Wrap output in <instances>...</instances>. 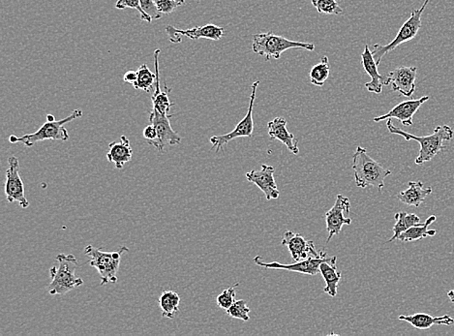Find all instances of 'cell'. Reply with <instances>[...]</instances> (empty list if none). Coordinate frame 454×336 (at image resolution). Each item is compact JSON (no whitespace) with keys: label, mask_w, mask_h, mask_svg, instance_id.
<instances>
[{"label":"cell","mask_w":454,"mask_h":336,"mask_svg":"<svg viewBox=\"0 0 454 336\" xmlns=\"http://www.w3.org/2000/svg\"><path fill=\"white\" fill-rule=\"evenodd\" d=\"M430 0H426L423 5L419 9L413 10L411 13L410 18L403 26H401L399 31H398L397 37L387 45L375 44L373 46L372 54L374 58H375L377 65H380L382 60L387 54L394 51L401 44L405 43L413 40L416 35H418L419 29L421 28V16L423 14L424 10L426 9L427 5H428Z\"/></svg>","instance_id":"obj_7"},{"label":"cell","mask_w":454,"mask_h":336,"mask_svg":"<svg viewBox=\"0 0 454 336\" xmlns=\"http://www.w3.org/2000/svg\"><path fill=\"white\" fill-rule=\"evenodd\" d=\"M418 68L415 66H401L387 75V86L392 84V91L410 98L416 91V79Z\"/></svg>","instance_id":"obj_14"},{"label":"cell","mask_w":454,"mask_h":336,"mask_svg":"<svg viewBox=\"0 0 454 336\" xmlns=\"http://www.w3.org/2000/svg\"><path fill=\"white\" fill-rule=\"evenodd\" d=\"M361 65H362L365 73L371 78V81L365 84V89L373 94H381L383 91V86H387V76L381 75L379 73L378 65H377L372 51L369 49L368 45H365V51L361 55Z\"/></svg>","instance_id":"obj_18"},{"label":"cell","mask_w":454,"mask_h":336,"mask_svg":"<svg viewBox=\"0 0 454 336\" xmlns=\"http://www.w3.org/2000/svg\"><path fill=\"white\" fill-rule=\"evenodd\" d=\"M352 169L355 185L362 189L376 187L382 191L384 187V179L392 174V171L374 160L362 147H358L353 155Z\"/></svg>","instance_id":"obj_2"},{"label":"cell","mask_w":454,"mask_h":336,"mask_svg":"<svg viewBox=\"0 0 454 336\" xmlns=\"http://www.w3.org/2000/svg\"><path fill=\"white\" fill-rule=\"evenodd\" d=\"M394 219L397 220L392 231H394V235L392 239L389 240V242H394L398 239V237L402 233L407 231L411 227L416 226L421 223V218L415 213H407L405 211H400V213H395Z\"/></svg>","instance_id":"obj_27"},{"label":"cell","mask_w":454,"mask_h":336,"mask_svg":"<svg viewBox=\"0 0 454 336\" xmlns=\"http://www.w3.org/2000/svg\"><path fill=\"white\" fill-rule=\"evenodd\" d=\"M47 120H48V121H55V116H52V115H48V116H47Z\"/></svg>","instance_id":"obj_39"},{"label":"cell","mask_w":454,"mask_h":336,"mask_svg":"<svg viewBox=\"0 0 454 336\" xmlns=\"http://www.w3.org/2000/svg\"><path fill=\"white\" fill-rule=\"evenodd\" d=\"M387 127L389 133L399 135L408 142L416 141L419 142V145H421V150H419V155L415 160V163L418 166L431 161L435 156L439 155L445 148L443 142L451 141L454 137L453 128L448 125L437 126L433 134L421 137L416 136V135L408 133V132L398 128V127L394 126L392 120H387Z\"/></svg>","instance_id":"obj_1"},{"label":"cell","mask_w":454,"mask_h":336,"mask_svg":"<svg viewBox=\"0 0 454 336\" xmlns=\"http://www.w3.org/2000/svg\"><path fill=\"white\" fill-rule=\"evenodd\" d=\"M133 150L128 138L121 137V142H111L109 145L107 159L109 162L114 163L118 170H121L126 163L132 159Z\"/></svg>","instance_id":"obj_21"},{"label":"cell","mask_w":454,"mask_h":336,"mask_svg":"<svg viewBox=\"0 0 454 336\" xmlns=\"http://www.w3.org/2000/svg\"><path fill=\"white\" fill-rule=\"evenodd\" d=\"M350 203L345 196L337 195L336 203L333 208L326 213V231L328 237L326 243H329L334 235H338L344 225L352 224V219L345 217V214L350 213Z\"/></svg>","instance_id":"obj_12"},{"label":"cell","mask_w":454,"mask_h":336,"mask_svg":"<svg viewBox=\"0 0 454 336\" xmlns=\"http://www.w3.org/2000/svg\"><path fill=\"white\" fill-rule=\"evenodd\" d=\"M116 8L119 10L127 9V8L136 9L137 11L140 12V20L148 23L153 22V18H151L150 16L143 11L142 6H140V0H118L116 4Z\"/></svg>","instance_id":"obj_33"},{"label":"cell","mask_w":454,"mask_h":336,"mask_svg":"<svg viewBox=\"0 0 454 336\" xmlns=\"http://www.w3.org/2000/svg\"><path fill=\"white\" fill-rule=\"evenodd\" d=\"M281 245L287 246L294 262L305 260L310 256H320V252L316 250L314 242L306 240L304 235L292 231L285 232Z\"/></svg>","instance_id":"obj_17"},{"label":"cell","mask_w":454,"mask_h":336,"mask_svg":"<svg viewBox=\"0 0 454 336\" xmlns=\"http://www.w3.org/2000/svg\"><path fill=\"white\" fill-rule=\"evenodd\" d=\"M259 84L260 81H255L252 84L250 102H249L248 111H247L246 116H244L243 120H241L230 133L218 135V136H214L209 139L212 145V150L216 148V152H218L220 150L224 147V145L232 141V140L236 139V138L252 137L254 131L253 108Z\"/></svg>","instance_id":"obj_8"},{"label":"cell","mask_w":454,"mask_h":336,"mask_svg":"<svg viewBox=\"0 0 454 336\" xmlns=\"http://www.w3.org/2000/svg\"><path fill=\"white\" fill-rule=\"evenodd\" d=\"M432 191L431 186L426 189L421 181H410L408 189L398 193L397 199L405 205L419 208L424 202V200L431 194Z\"/></svg>","instance_id":"obj_22"},{"label":"cell","mask_w":454,"mask_h":336,"mask_svg":"<svg viewBox=\"0 0 454 336\" xmlns=\"http://www.w3.org/2000/svg\"><path fill=\"white\" fill-rule=\"evenodd\" d=\"M179 304L180 296L175 291H165L159 298V306L164 318L174 319L179 312Z\"/></svg>","instance_id":"obj_26"},{"label":"cell","mask_w":454,"mask_h":336,"mask_svg":"<svg viewBox=\"0 0 454 336\" xmlns=\"http://www.w3.org/2000/svg\"><path fill=\"white\" fill-rule=\"evenodd\" d=\"M448 298H450V301H451V303H454V290L448 291Z\"/></svg>","instance_id":"obj_38"},{"label":"cell","mask_w":454,"mask_h":336,"mask_svg":"<svg viewBox=\"0 0 454 336\" xmlns=\"http://www.w3.org/2000/svg\"><path fill=\"white\" fill-rule=\"evenodd\" d=\"M333 258V257H328L325 250H322L320 251L319 257L310 256L305 260L294 262V264H285L278 262L265 263L260 256L255 257L253 262L257 266L265 269H283V271L299 272L302 274L317 275L320 272L321 264L323 262L331 261Z\"/></svg>","instance_id":"obj_9"},{"label":"cell","mask_w":454,"mask_h":336,"mask_svg":"<svg viewBox=\"0 0 454 336\" xmlns=\"http://www.w3.org/2000/svg\"><path fill=\"white\" fill-rule=\"evenodd\" d=\"M238 286H240V283H236L235 285L231 286L228 289L223 291V292L217 296V306H218L220 308L228 310V309L233 306L236 301V290Z\"/></svg>","instance_id":"obj_32"},{"label":"cell","mask_w":454,"mask_h":336,"mask_svg":"<svg viewBox=\"0 0 454 336\" xmlns=\"http://www.w3.org/2000/svg\"><path fill=\"white\" fill-rule=\"evenodd\" d=\"M287 120L284 118H275V120L267 123L268 136L270 139L278 140L286 145V147L294 155H299V148L297 147L299 140L294 137L293 133H290L287 129Z\"/></svg>","instance_id":"obj_20"},{"label":"cell","mask_w":454,"mask_h":336,"mask_svg":"<svg viewBox=\"0 0 454 336\" xmlns=\"http://www.w3.org/2000/svg\"><path fill=\"white\" fill-rule=\"evenodd\" d=\"M172 115H161L156 111L151 110L150 115V121L157 131V139L153 142H148V145H153L158 150L159 152H164L165 147L167 145H177L182 142V138L179 133H177L172 128L170 118Z\"/></svg>","instance_id":"obj_11"},{"label":"cell","mask_w":454,"mask_h":336,"mask_svg":"<svg viewBox=\"0 0 454 336\" xmlns=\"http://www.w3.org/2000/svg\"><path fill=\"white\" fill-rule=\"evenodd\" d=\"M400 321L409 323L418 330H427L434 325H451L454 324V319L448 315L442 317H433L426 313H416L414 315H400L398 317Z\"/></svg>","instance_id":"obj_23"},{"label":"cell","mask_w":454,"mask_h":336,"mask_svg":"<svg viewBox=\"0 0 454 336\" xmlns=\"http://www.w3.org/2000/svg\"><path fill=\"white\" fill-rule=\"evenodd\" d=\"M161 14H172L177 8L185 4V0H154Z\"/></svg>","instance_id":"obj_34"},{"label":"cell","mask_w":454,"mask_h":336,"mask_svg":"<svg viewBox=\"0 0 454 336\" xmlns=\"http://www.w3.org/2000/svg\"><path fill=\"white\" fill-rule=\"evenodd\" d=\"M336 262L337 257L333 256L331 261L323 262L320 266V274H322L326 282L323 292L328 293L331 298H336L337 296V289L342 277L341 272L337 269Z\"/></svg>","instance_id":"obj_24"},{"label":"cell","mask_w":454,"mask_h":336,"mask_svg":"<svg viewBox=\"0 0 454 336\" xmlns=\"http://www.w3.org/2000/svg\"><path fill=\"white\" fill-rule=\"evenodd\" d=\"M311 4L320 14L341 15L343 13L336 0H311Z\"/></svg>","instance_id":"obj_30"},{"label":"cell","mask_w":454,"mask_h":336,"mask_svg":"<svg viewBox=\"0 0 454 336\" xmlns=\"http://www.w3.org/2000/svg\"><path fill=\"white\" fill-rule=\"evenodd\" d=\"M5 181V196L9 203L17 202L23 208H28L29 202L26 199L25 184L20 176V162L18 158L13 155L8 159Z\"/></svg>","instance_id":"obj_10"},{"label":"cell","mask_w":454,"mask_h":336,"mask_svg":"<svg viewBox=\"0 0 454 336\" xmlns=\"http://www.w3.org/2000/svg\"><path fill=\"white\" fill-rule=\"evenodd\" d=\"M329 73H331V65H329L328 57L325 55L322 57L321 62L310 70V82L316 86L322 87L328 80Z\"/></svg>","instance_id":"obj_28"},{"label":"cell","mask_w":454,"mask_h":336,"mask_svg":"<svg viewBox=\"0 0 454 336\" xmlns=\"http://www.w3.org/2000/svg\"><path fill=\"white\" fill-rule=\"evenodd\" d=\"M160 50H156L154 52V67H155L156 81L155 91H154V94L151 96V100H153V111H156L161 115L168 116L170 115V110L175 104L170 101L169 98V94L172 89H169L167 84H165V91L161 89L160 76H159V73H160V71H159V55H160Z\"/></svg>","instance_id":"obj_19"},{"label":"cell","mask_w":454,"mask_h":336,"mask_svg":"<svg viewBox=\"0 0 454 336\" xmlns=\"http://www.w3.org/2000/svg\"><path fill=\"white\" fill-rule=\"evenodd\" d=\"M138 79L136 83L133 84L135 89H140L145 92H150L155 84L156 74L151 72L147 65H140L137 70Z\"/></svg>","instance_id":"obj_29"},{"label":"cell","mask_w":454,"mask_h":336,"mask_svg":"<svg viewBox=\"0 0 454 336\" xmlns=\"http://www.w3.org/2000/svg\"><path fill=\"white\" fill-rule=\"evenodd\" d=\"M299 49L313 52L315 45L307 42L289 40L285 37L276 35L273 33H258L253 36L252 51L264 57L265 60H279L281 55L288 50Z\"/></svg>","instance_id":"obj_4"},{"label":"cell","mask_w":454,"mask_h":336,"mask_svg":"<svg viewBox=\"0 0 454 336\" xmlns=\"http://www.w3.org/2000/svg\"><path fill=\"white\" fill-rule=\"evenodd\" d=\"M143 137H145L148 142H153L154 140L157 139V131H156V128L153 124L145 127V130H143Z\"/></svg>","instance_id":"obj_36"},{"label":"cell","mask_w":454,"mask_h":336,"mask_svg":"<svg viewBox=\"0 0 454 336\" xmlns=\"http://www.w3.org/2000/svg\"><path fill=\"white\" fill-rule=\"evenodd\" d=\"M84 113L82 110L73 111V113L67 118L60 121H47L35 133L23 135L22 137H16L15 135L10 136L9 141L12 144H18L22 142L26 147H33L36 142L46 141V140H52V141H68L70 135L68 133L67 129L65 125L71 121L78 120L82 118Z\"/></svg>","instance_id":"obj_5"},{"label":"cell","mask_w":454,"mask_h":336,"mask_svg":"<svg viewBox=\"0 0 454 336\" xmlns=\"http://www.w3.org/2000/svg\"><path fill=\"white\" fill-rule=\"evenodd\" d=\"M57 261L58 266L52 267L50 271V276L52 279V281L48 286L50 295H65L84 284V280L76 276L78 259L73 254H58Z\"/></svg>","instance_id":"obj_3"},{"label":"cell","mask_w":454,"mask_h":336,"mask_svg":"<svg viewBox=\"0 0 454 336\" xmlns=\"http://www.w3.org/2000/svg\"><path fill=\"white\" fill-rule=\"evenodd\" d=\"M429 98V96H423L419 98V99H409L401 102L395 106L394 108H392L386 115L377 116V118H374V123L397 118L403 125L406 127L411 126L414 124V116L416 115V113L418 112L419 108L424 103L428 101Z\"/></svg>","instance_id":"obj_15"},{"label":"cell","mask_w":454,"mask_h":336,"mask_svg":"<svg viewBox=\"0 0 454 336\" xmlns=\"http://www.w3.org/2000/svg\"><path fill=\"white\" fill-rule=\"evenodd\" d=\"M165 30L168 34L170 41L172 43H180L182 41V36L187 37L191 40H199V39L203 38L219 41L224 35L225 29L218 26L206 25L182 30V29L175 28V26H166Z\"/></svg>","instance_id":"obj_13"},{"label":"cell","mask_w":454,"mask_h":336,"mask_svg":"<svg viewBox=\"0 0 454 336\" xmlns=\"http://www.w3.org/2000/svg\"><path fill=\"white\" fill-rule=\"evenodd\" d=\"M436 220V216H429L424 223H419L416 226L411 227L407 231L402 233L397 240L402 242H411L426 239L427 237H435L437 234L436 230H428V228L430 225L434 223Z\"/></svg>","instance_id":"obj_25"},{"label":"cell","mask_w":454,"mask_h":336,"mask_svg":"<svg viewBox=\"0 0 454 336\" xmlns=\"http://www.w3.org/2000/svg\"><path fill=\"white\" fill-rule=\"evenodd\" d=\"M137 79H138L137 71H133V70L127 71V72L124 74V76H123V81L126 82V83H128L131 84H134L135 83H136Z\"/></svg>","instance_id":"obj_37"},{"label":"cell","mask_w":454,"mask_h":336,"mask_svg":"<svg viewBox=\"0 0 454 336\" xmlns=\"http://www.w3.org/2000/svg\"><path fill=\"white\" fill-rule=\"evenodd\" d=\"M275 169L272 166L262 165L261 170H253L246 173L247 181L252 182L261 189L267 201L278 199L280 196L275 179Z\"/></svg>","instance_id":"obj_16"},{"label":"cell","mask_w":454,"mask_h":336,"mask_svg":"<svg viewBox=\"0 0 454 336\" xmlns=\"http://www.w3.org/2000/svg\"><path fill=\"white\" fill-rule=\"evenodd\" d=\"M250 311L246 301L243 300L236 301L233 306L228 310H226L232 318L241 320L243 322H248L250 320V316H249Z\"/></svg>","instance_id":"obj_31"},{"label":"cell","mask_w":454,"mask_h":336,"mask_svg":"<svg viewBox=\"0 0 454 336\" xmlns=\"http://www.w3.org/2000/svg\"><path fill=\"white\" fill-rule=\"evenodd\" d=\"M126 246H121L118 250L111 252H104L99 248L87 245L84 254L90 258L89 264L96 269L101 277V285L118 282V272L121 266V256L128 252Z\"/></svg>","instance_id":"obj_6"},{"label":"cell","mask_w":454,"mask_h":336,"mask_svg":"<svg viewBox=\"0 0 454 336\" xmlns=\"http://www.w3.org/2000/svg\"><path fill=\"white\" fill-rule=\"evenodd\" d=\"M140 6L153 20H159L161 18L162 14L156 7L154 0H140Z\"/></svg>","instance_id":"obj_35"}]
</instances>
